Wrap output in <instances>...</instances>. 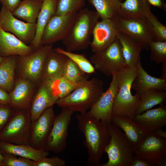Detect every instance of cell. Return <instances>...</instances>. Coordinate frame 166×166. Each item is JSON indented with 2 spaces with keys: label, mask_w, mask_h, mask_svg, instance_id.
Listing matches in <instances>:
<instances>
[{
  "label": "cell",
  "mask_w": 166,
  "mask_h": 166,
  "mask_svg": "<svg viewBox=\"0 0 166 166\" xmlns=\"http://www.w3.org/2000/svg\"><path fill=\"white\" fill-rule=\"evenodd\" d=\"M76 118L78 128L85 136L88 165L101 166L100 160L111 138L107 123L90 116L87 112L77 114Z\"/></svg>",
  "instance_id": "obj_1"
},
{
  "label": "cell",
  "mask_w": 166,
  "mask_h": 166,
  "mask_svg": "<svg viewBox=\"0 0 166 166\" xmlns=\"http://www.w3.org/2000/svg\"><path fill=\"white\" fill-rule=\"evenodd\" d=\"M137 72V66L126 67L116 75L118 92L113 103L112 116L132 119L139 106L140 97L132 95L131 85Z\"/></svg>",
  "instance_id": "obj_2"
},
{
  "label": "cell",
  "mask_w": 166,
  "mask_h": 166,
  "mask_svg": "<svg viewBox=\"0 0 166 166\" xmlns=\"http://www.w3.org/2000/svg\"><path fill=\"white\" fill-rule=\"evenodd\" d=\"M100 17L96 11L83 8L79 10L66 37L62 40L66 50L72 52L86 49L93 28Z\"/></svg>",
  "instance_id": "obj_3"
},
{
  "label": "cell",
  "mask_w": 166,
  "mask_h": 166,
  "mask_svg": "<svg viewBox=\"0 0 166 166\" xmlns=\"http://www.w3.org/2000/svg\"><path fill=\"white\" fill-rule=\"evenodd\" d=\"M102 80L95 77L87 79L80 83L69 94L57 101L59 106L67 107L74 112H87L98 100L104 92Z\"/></svg>",
  "instance_id": "obj_4"
},
{
  "label": "cell",
  "mask_w": 166,
  "mask_h": 166,
  "mask_svg": "<svg viewBox=\"0 0 166 166\" xmlns=\"http://www.w3.org/2000/svg\"><path fill=\"white\" fill-rule=\"evenodd\" d=\"M111 138L104 152L109 160L101 166H131L134 147L120 129L111 122L107 123Z\"/></svg>",
  "instance_id": "obj_5"
},
{
  "label": "cell",
  "mask_w": 166,
  "mask_h": 166,
  "mask_svg": "<svg viewBox=\"0 0 166 166\" xmlns=\"http://www.w3.org/2000/svg\"><path fill=\"white\" fill-rule=\"evenodd\" d=\"M31 121L29 109L16 111L0 131V141L30 145Z\"/></svg>",
  "instance_id": "obj_6"
},
{
  "label": "cell",
  "mask_w": 166,
  "mask_h": 166,
  "mask_svg": "<svg viewBox=\"0 0 166 166\" xmlns=\"http://www.w3.org/2000/svg\"><path fill=\"white\" fill-rule=\"evenodd\" d=\"M89 61L96 70L107 76H112L127 67L117 38L104 49L94 53Z\"/></svg>",
  "instance_id": "obj_7"
},
{
  "label": "cell",
  "mask_w": 166,
  "mask_h": 166,
  "mask_svg": "<svg viewBox=\"0 0 166 166\" xmlns=\"http://www.w3.org/2000/svg\"><path fill=\"white\" fill-rule=\"evenodd\" d=\"M52 48L53 45H42L29 54L18 56L19 78L29 80L36 84L40 83L45 59Z\"/></svg>",
  "instance_id": "obj_8"
},
{
  "label": "cell",
  "mask_w": 166,
  "mask_h": 166,
  "mask_svg": "<svg viewBox=\"0 0 166 166\" xmlns=\"http://www.w3.org/2000/svg\"><path fill=\"white\" fill-rule=\"evenodd\" d=\"M116 18L118 31L141 44L143 49L148 50L150 43L156 41L152 26L146 17L125 19L116 15Z\"/></svg>",
  "instance_id": "obj_9"
},
{
  "label": "cell",
  "mask_w": 166,
  "mask_h": 166,
  "mask_svg": "<svg viewBox=\"0 0 166 166\" xmlns=\"http://www.w3.org/2000/svg\"><path fill=\"white\" fill-rule=\"evenodd\" d=\"M134 154L144 158L153 166L166 165V139L149 132L134 148Z\"/></svg>",
  "instance_id": "obj_10"
},
{
  "label": "cell",
  "mask_w": 166,
  "mask_h": 166,
  "mask_svg": "<svg viewBox=\"0 0 166 166\" xmlns=\"http://www.w3.org/2000/svg\"><path fill=\"white\" fill-rule=\"evenodd\" d=\"M74 112L69 108L63 107L61 113L55 116L45 150L58 153L66 148L68 127Z\"/></svg>",
  "instance_id": "obj_11"
},
{
  "label": "cell",
  "mask_w": 166,
  "mask_h": 166,
  "mask_svg": "<svg viewBox=\"0 0 166 166\" xmlns=\"http://www.w3.org/2000/svg\"><path fill=\"white\" fill-rule=\"evenodd\" d=\"M0 26L27 45L34 39L36 30V23L25 22L18 19L3 6L0 11Z\"/></svg>",
  "instance_id": "obj_12"
},
{
  "label": "cell",
  "mask_w": 166,
  "mask_h": 166,
  "mask_svg": "<svg viewBox=\"0 0 166 166\" xmlns=\"http://www.w3.org/2000/svg\"><path fill=\"white\" fill-rule=\"evenodd\" d=\"M78 12L52 16L43 30L41 39L42 45H53L62 40L68 34Z\"/></svg>",
  "instance_id": "obj_13"
},
{
  "label": "cell",
  "mask_w": 166,
  "mask_h": 166,
  "mask_svg": "<svg viewBox=\"0 0 166 166\" xmlns=\"http://www.w3.org/2000/svg\"><path fill=\"white\" fill-rule=\"evenodd\" d=\"M53 107L46 109L31 122L30 144L35 148L45 150L46 143L56 116Z\"/></svg>",
  "instance_id": "obj_14"
},
{
  "label": "cell",
  "mask_w": 166,
  "mask_h": 166,
  "mask_svg": "<svg viewBox=\"0 0 166 166\" xmlns=\"http://www.w3.org/2000/svg\"><path fill=\"white\" fill-rule=\"evenodd\" d=\"M116 16L110 18L101 19L95 26L92 34L93 39L90 45L94 53L104 49L117 38L119 31Z\"/></svg>",
  "instance_id": "obj_15"
},
{
  "label": "cell",
  "mask_w": 166,
  "mask_h": 166,
  "mask_svg": "<svg viewBox=\"0 0 166 166\" xmlns=\"http://www.w3.org/2000/svg\"><path fill=\"white\" fill-rule=\"evenodd\" d=\"M116 74L112 75V81L108 88L103 93L90 110L87 112L90 116L107 124L111 122L113 103L118 90Z\"/></svg>",
  "instance_id": "obj_16"
},
{
  "label": "cell",
  "mask_w": 166,
  "mask_h": 166,
  "mask_svg": "<svg viewBox=\"0 0 166 166\" xmlns=\"http://www.w3.org/2000/svg\"><path fill=\"white\" fill-rule=\"evenodd\" d=\"M36 84L30 80L18 78L15 81L12 90L9 93L10 105L15 111L29 109Z\"/></svg>",
  "instance_id": "obj_17"
},
{
  "label": "cell",
  "mask_w": 166,
  "mask_h": 166,
  "mask_svg": "<svg viewBox=\"0 0 166 166\" xmlns=\"http://www.w3.org/2000/svg\"><path fill=\"white\" fill-rule=\"evenodd\" d=\"M34 50L12 34L3 30L0 26V57H6L29 54Z\"/></svg>",
  "instance_id": "obj_18"
},
{
  "label": "cell",
  "mask_w": 166,
  "mask_h": 166,
  "mask_svg": "<svg viewBox=\"0 0 166 166\" xmlns=\"http://www.w3.org/2000/svg\"><path fill=\"white\" fill-rule=\"evenodd\" d=\"M39 88L32 98L29 111L31 121L37 119L48 108L53 106L57 100L53 96L45 83L40 82Z\"/></svg>",
  "instance_id": "obj_19"
},
{
  "label": "cell",
  "mask_w": 166,
  "mask_h": 166,
  "mask_svg": "<svg viewBox=\"0 0 166 166\" xmlns=\"http://www.w3.org/2000/svg\"><path fill=\"white\" fill-rule=\"evenodd\" d=\"M137 72L131 85L136 94L140 96L145 91L152 89L166 91V80L149 75L143 69L141 61L137 65Z\"/></svg>",
  "instance_id": "obj_20"
},
{
  "label": "cell",
  "mask_w": 166,
  "mask_h": 166,
  "mask_svg": "<svg viewBox=\"0 0 166 166\" xmlns=\"http://www.w3.org/2000/svg\"><path fill=\"white\" fill-rule=\"evenodd\" d=\"M135 122L144 127L148 132H154L166 125V106L148 110L132 119Z\"/></svg>",
  "instance_id": "obj_21"
},
{
  "label": "cell",
  "mask_w": 166,
  "mask_h": 166,
  "mask_svg": "<svg viewBox=\"0 0 166 166\" xmlns=\"http://www.w3.org/2000/svg\"><path fill=\"white\" fill-rule=\"evenodd\" d=\"M111 122L124 131L134 148L141 142L149 132L144 127L134 122L132 119L112 116Z\"/></svg>",
  "instance_id": "obj_22"
},
{
  "label": "cell",
  "mask_w": 166,
  "mask_h": 166,
  "mask_svg": "<svg viewBox=\"0 0 166 166\" xmlns=\"http://www.w3.org/2000/svg\"><path fill=\"white\" fill-rule=\"evenodd\" d=\"M2 154L13 155L38 161L49 155L48 151L35 148L30 145L16 144L0 141Z\"/></svg>",
  "instance_id": "obj_23"
},
{
  "label": "cell",
  "mask_w": 166,
  "mask_h": 166,
  "mask_svg": "<svg viewBox=\"0 0 166 166\" xmlns=\"http://www.w3.org/2000/svg\"><path fill=\"white\" fill-rule=\"evenodd\" d=\"M58 0H43L36 22V30L34 39L30 44L34 50L42 46L41 39L46 24L56 14Z\"/></svg>",
  "instance_id": "obj_24"
},
{
  "label": "cell",
  "mask_w": 166,
  "mask_h": 166,
  "mask_svg": "<svg viewBox=\"0 0 166 166\" xmlns=\"http://www.w3.org/2000/svg\"><path fill=\"white\" fill-rule=\"evenodd\" d=\"M68 58L65 55L56 52L52 48L45 59L41 81L62 76Z\"/></svg>",
  "instance_id": "obj_25"
},
{
  "label": "cell",
  "mask_w": 166,
  "mask_h": 166,
  "mask_svg": "<svg viewBox=\"0 0 166 166\" xmlns=\"http://www.w3.org/2000/svg\"><path fill=\"white\" fill-rule=\"evenodd\" d=\"M117 38L121 44L122 55L127 67L137 66L141 61L142 45L122 33L119 32Z\"/></svg>",
  "instance_id": "obj_26"
},
{
  "label": "cell",
  "mask_w": 166,
  "mask_h": 166,
  "mask_svg": "<svg viewBox=\"0 0 166 166\" xmlns=\"http://www.w3.org/2000/svg\"><path fill=\"white\" fill-rule=\"evenodd\" d=\"M150 5L145 0H125L120 5L117 16L125 19L146 17Z\"/></svg>",
  "instance_id": "obj_27"
},
{
  "label": "cell",
  "mask_w": 166,
  "mask_h": 166,
  "mask_svg": "<svg viewBox=\"0 0 166 166\" xmlns=\"http://www.w3.org/2000/svg\"><path fill=\"white\" fill-rule=\"evenodd\" d=\"M18 56L6 57L0 64V87L9 93L13 89L15 81Z\"/></svg>",
  "instance_id": "obj_28"
},
{
  "label": "cell",
  "mask_w": 166,
  "mask_h": 166,
  "mask_svg": "<svg viewBox=\"0 0 166 166\" xmlns=\"http://www.w3.org/2000/svg\"><path fill=\"white\" fill-rule=\"evenodd\" d=\"M42 2L35 0H23L12 12L15 17L26 22L36 23Z\"/></svg>",
  "instance_id": "obj_29"
},
{
  "label": "cell",
  "mask_w": 166,
  "mask_h": 166,
  "mask_svg": "<svg viewBox=\"0 0 166 166\" xmlns=\"http://www.w3.org/2000/svg\"><path fill=\"white\" fill-rule=\"evenodd\" d=\"M139 106L135 115H139L156 105H164L166 101V92L157 89L147 90L140 96Z\"/></svg>",
  "instance_id": "obj_30"
},
{
  "label": "cell",
  "mask_w": 166,
  "mask_h": 166,
  "mask_svg": "<svg viewBox=\"0 0 166 166\" xmlns=\"http://www.w3.org/2000/svg\"><path fill=\"white\" fill-rule=\"evenodd\" d=\"M42 81L45 82L52 94L57 100L68 95L78 85L70 83L62 76Z\"/></svg>",
  "instance_id": "obj_31"
},
{
  "label": "cell",
  "mask_w": 166,
  "mask_h": 166,
  "mask_svg": "<svg viewBox=\"0 0 166 166\" xmlns=\"http://www.w3.org/2000/svg\"><path fill=\"white\" fill-rule=\"evenodd\" d=\"M124 0H88L95 8L101 19L110 18L117 15L121 4Z\"/></svg>",
  "instance_id": "obj_32"
},
{
  "label": "cell",
  "mask_w": 166,
  "mask_h": 166,
  "mask_svg": "<svg viewBox=\"0 0 166 166\" xmlns=\"http://www.w3.org/2000/svg\"><path fill=\"white\" fill-rule=\"evenodd\" d=\"M62 76L69 82L77 85L88 79L86 74L69 58L65 65Z\"/></svg>",
  "instance_id": "obj_33"
},
{
  "label": "cell",
  "mask_w": 166,
  "mask_h": 166,
  "mask_svg": "<svg viewBox=\"0 0 166 166\" xmlns=\"http://www.w3.org/2000/svg\"><path fill=\"white\" fill-rule=\"evenodd\" d=\"M56 52L63 54L73 61L86 74L95 73L96 69L90 61L83 54H78L58 47L54 48Z\"/></svg>",
  "instance_id": "obj_34"
},
{
  "label": "cell",
  "mask_w": 166,
  "mask_h": 166,
  "mask_svg": "<svg viewBox=\"0 0 166 166\" xmlns=\"http://www.w3.org/2000/svg\"><path fill=\"white\" fill-rule=\"evenodd\" d=\"M85 5V1L82 0H58L55 15L78 12Z\"/></svg>",
  "instance_id": "obj_35"
},
{
  "label": "cell",
  "mask_w": 166,
  "mask_h": 166,
  "mask_svg": "<svg viewBox=\"0 0 166 166\" xmlns=\"http://www.w3.org/2000/svg\"><path fill=\"white\" fill-rule=\"evenodd\" d=\"M150 60L157 64L166 62V41H154L149 45Z\"/></svg>",
  "instance_id": "obj_36"
},
{
  "label": "cell",
  "mask_w": 166,
  "mask_h": 166,
  "mask_svg": "<svg viewBox=\"0 0 166 166\" xmlns=\"http://www.w3.org/2000/svg\"><path fill=\"white\" fill-rule=\"evenodd\" d=\"M146 18L152 26L156 41H166V26L159 21L151 11L147 14Z\"/></svg>",
  "instance_id": "obj_37"
},
{
  "label": "cell",
  "mask_w": 166,
  "mask_h": 166,
  "mask_svg": "<svg viewBox=\"0 0 166 166\" xmlns=\"http://www.w3.org/2000/svg\"><path fill=\"white\" fill-rule=\"evenodd\" d=\"M2 166H34L35 161L30 159L13 155L2 154Z\"/></svg>",
  "instance_id": "obj_38"
},
{
  "label": "cell",
  "mask_w": 166,
  "mask_h": 166,
  "mask_svg": "<svg viewBox=\"0 0 166 166\" xmlns=\"http://www.w3.org/2000/svg\"><path fill=\"white\" fill-rule=\"evenodd\" d=\"M15 111V110L9 105H0V131Z\"/></svg>",
  "instance_id": "obj_39"
},
{
  "label": "cell",
  "mask_w": 166,
  "mask_h": 166,
  "mask_svg": "<svg viewBox=\"0 0 166 166\" xmlns=\"http://www.w3.org/2000/svg\"><path fill=\"white\" fill-rule=\"evenodd\" d=\"M65 161L57 156L45 157L38 161H35L34 166H64Z\"/></svg>",
  "instance_id": "obj_40"
},
{
  "label": "cell",
  "mask_w": 166,
  "mask_h": 166,
  "mask_svg": "<svg viewBox=\"0 0 166 166\" xmlns=\"http://www.w3.org/2000/svg\"><path fill=\"white\" fill-rule=\"evenodd\" d=\"M131 166H153L149 161L134 154Z\"/></svg>",
  "instance_id": "obj_41"
},
{
  "label": "cell",
  "mask_w": 166,
  "mask_h": 166,
  "mask_svg": "<svg viewBox=\"0 0 166 166\" xmlns=\"http://www.w3.org/2000/svg\"><path fill=\"white\" fill-rule=\"evenodd\" d=\"M21 0H0L2 6L7 7L12 12L19 5Z\"/></svg>",
  "instance_id": "obj_42"
},
{
  "label": "cell",
  "mask_w": 166,
  "mask_h": 166,
  "mask_svg": "<svg viewBox=\"0 0 166 166\" xmlns=\"http://www.w3.org/2000/svg\"><path fill=\"white\" fill-rule=\"evenodd\" d=\"M10 99L9 93L0 87V105H10Z\"/></svg>",
  "instance_id": "obj_43"
},
{
  "label": "cell",
  "mask_w": 166,
  "mask_h": 166,
  "mask_svg": "<svg viewBox=\"0 0 166 166\" xmlns=\"http://www.w3.org/2000/svg\"><path fill=\"white\" fill-rule=\"evenodd\" d=\"M151 5L158 7L164 10H166V4L164 0H147Z\"/></svg>",
  "instance_id": "obj_44"
},
{
  "label": "cell",
  "mask_w": 166,
  "mask_h": 166,
  "mask_svg": "<svg viewBox=\"0 0 166 166\" xmlns=\"http://www.w3.org/2000/svg\"><path fill=\"white\" fill-rule=\"evenodd\" d=\"M153 132L156 136L159 137L166 138V132L163 131L161 128L156 129Z\"/></svg>",
  "instance_id": "obj_45"
},
{
  "label": "cell",
  "mask_w": 166,
  "mask_h": 166,
  "mask_svg": "<svg viewBox=\"0 0 166 166\" xmlns=\"http://www.w3.org/2000/svg\"><path fill=\"white\" fill-rule=\"evenodd\" d=\"M162 65V73L160 78L166 80V62L163 63Z\"/></svg>",
  "instance_id": "obj_46"
},
{
  "label": "cell",
  "mask_w": 166,
  "mask_h": 166,
  "mask_svg": "<svg viewBox=\"0 0 166 166\" xmlns=\"http://www.w3.org/2000/svg\"><path fill=\"white\" fill-rule=\"evenodd\" d=\"M3 157L0 151V166H2Z\"/></svg>",
  "instance_id": "obj_47"
},
{
  "label": "cell",
  "mask_w": 166,
  "mask_h": 166,
  "mask_svg": "<svg viewBox=\"0 0 166 166\" xmlns=\"http://www.w3.org/2000/svg\"><path fill=\"white\" fill-rule=\"evenodd\" d=\"M5 58L0 57V64L4 61Z\"/></svg>",
  "instance_id": "obj_48"
},
{
  "label": "cell",
  "mask_w": 166,
  "mask_h": 166,
  "mask_svg": "<svg viewBox=\"0 0 166 166\" xmlns=\"http://www.w3.org/2000/svg\"><path fill=\"white\" fill-rule=\"evenodd\" d=\"M35 0L38 1H42H42H43V0Z\"/></svg>",
  "instance_id": "obj_49"
},
{
  "label": "cell",
  "mask_w": 166,
  "mask_h": 166,
  "mask_svg": "<svg viewBox=\"0 0 166 166\" xmlns=\"http://www.w3.org/2000/svg\"><path fill=\"white\" fill-rule=\"evenodd\" d=\"M82 0L85 2L86 1H88V0Z\"/></svg>",
  "instance_id": "obj_50"
},
{
  "label": "cell",
  "mask_w": 166,
  "mask_h": 166,
  "mask_svg": "<svg viewBox=\"0 0 166 166\" xmlns=\"http://www.w3.org/2000/svg\"></svg>",
  "instance_id": "obj_51"
}]
</instances>
